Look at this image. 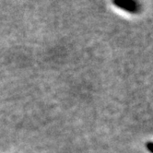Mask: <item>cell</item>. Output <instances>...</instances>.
Returning <instances> with one entry per match:
<instances>
[{"mask_svg":"<svg viewBox=\"0 0 153 153\" xmlns=\"http://www.w3.org/2000/svg\"><path fill=\"white\" fill-rule=\"evenodd\" d=\"M115 6L125 9L126 11L128 12H132L135 13L137 11V7L138 4L136 1H133V0H129V1H120V2H114Z\"/></svg>","mask_w":153,"mask_h":153,"instance_id":"obj_1","label":"cell"},{"mask_svg":"<svg viewBox=\"0 0 153 153\" xmlns=\"http://www.w3.org/2000/svg\"><path fill=\"white\" fill-rule=\"evenodd\" d=\"M147 149H149V151L150 153H152V142L151 141H149L147 143Z\"/></svg>","mask_w":153,"mask_h":153,"instance_id":"obj_2","label":"cell"}]
</instances>
